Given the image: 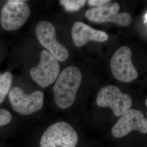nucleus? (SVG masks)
I'll list each match as a JSON object with an SVG mask.
<instances>
[{
  "mask_svg": "<svg viewBox=\"0 0 147 147\" xmlns=\"http://www.w3.org/2000/svg\"><path fill=\"white\" fill-rule=\"evenodd\" d=\"M81 81L82 74L78 68L71 66L63 70L53 87L55 101L58 107L66 109L73 105Z\"/></svg>",
  "mask_w": 147,
  "mask_h": 147,
  "instance_id": "obj_1",
  "label": "nucleus"
},
{
  "mask_svg": "<svg viewBox=\"0 0 147 147\" xmlns=\"http://www.w3.org/2000/svg\"><path fill=\"white\" fill-rule=\"evenodd\" d=\"M78 141V135L73 126L65 121H59L44 132L40 147H76Z\"/></svg>",
  "mask_w": 147,
  "mask_h": 147,
  "instance_id": "obj_2",
  "label": "nucleus"
},
{
  "mask_svg": "<svg viewBox=\"0 0 147 147\" xmlns=\"http://www.w3.org/2000/svg\"><path fill=\"white\" fill-rule=\"evenodd\" d=\"M96 104L101 107H110L117 117H121L132 106L129 95L121 92L117 87L109 85L100 89L96 98Z\"/></svg>",
  "mask_w": 147,
  "mask_h": 147,
  "instance_id": "obj_3",
  "label": "nucleus"
},
{
  "mask_svg": "<svg viewBox=\"0 0 147 147\" xmlns=\"http://www.w3.org/2000/svg\"><path fill=\"white\" fill-rule=\"evenodd\" d=\"M25 1H9L3 6L1 24L7 31H14L21 27L30 16L31 10Z\"/></svg>",
  "mask_w": 147,
  "mask_h": 147,
  "instance_id": "obj_4",
  "label": "nucleus"
},
{
  "mask_svg": "<svg viewBox=\"0 0 147 147\" xmlns=\"http://www.w3.org/2000/svg\"><path fill=\"white\" fill-rule=\"evenodd\" d=\"M44 98V94L40 90L28 94L20 87H14L9 92V99L13 109L22 115H29L40 110Z\"/></svg>",
  "mask_w": 147,
  "mask_h": 147,
  "instance_id": "obj_5",
  "label": "nucleus"
},
{
  "mask_svg": "<svg viewBox=\"0 0 147 147\" xmlns=\"http://www.w3.org/2000/svg\"><path fill=\"white\" fill-rule=\"evenodd\" d=\"M60 67L58 61L46 50L40 54V61L37 66L30 70L32 80L43 88L53 84L58 77Z\"/></svg>",
  "mask_w": 147,
  "mask_h": 147,
  "instance_id": "obj_6",
  "label": "nucleus"
},
{
  "mask_svg": "<svg viewBox=\"0 0 147 147\" xmlns=\"http://www.w3.org/2000/svg\"><path fill=\"white\" fill-rule=\"evenodd\" d=\"M131 49L127 46L119 47L111 59L110 67L113 76L117 80L130 82L138 77V72L131 60Z\"/></svg>",
  "mask_w": 147,
  "mask_h": 147,
  "instance_id": "obj_7",
  "label": "nucleus"
},
{
  "mask_svg": "<svg viewBox=\"0 0 147 147\" xmlns=\"http://www.w3.org/2000/svg\"><path fill=\"white\" fill-rule=\"evenodd\" d=\"M36 33L38 41L57 61L64 62L68 59V51L58 42L55 28L51 22L47 21L39 22L36 26Z\"/></svg>",
  "mask_w": 147,
  "mask_h": 147,
  "instance_id": "obj_8",
  "label": "nucleus"
},
{
  "mask_svg": "<svg viewBox=\"0 0 147 147\" xmlns=\"http://www.w3.org/2000/svg\"><path fill=\"white\" fill-rule=\"evenodd\" d=\"M120 5L117 3H110L98 8H92L86 12V18L96 23L111 22L122 26H129L132 21L131 16L126 12L118 14Z\"/></svg>",
  "mask_w": 147,
  "mask_h": 147,
  "instance_id": "obj_9",
  "label": "nucleus"
},
{
  "mask_svg": "<svg viewBox=\"0 0 147 147\" xmlns=\"http://www.w3.org/2000/svg\"><path fill=\"white\" fill-rule=\"evenodd\" d=\"M134 130L147 134V119L142 111L130 109L121 116L113 126L112 134L116 138H121Z\"/></svg>",
  "mask_w": 147,
  "mask_h": 147,
  "instance_id": "obj_10",
  "label": "nucleus"
},
{
  "mask_svg": "<svg viewBox=\"0 0 147 147\" xmlns=\"http://www.w3.org/2000/svg\"><path fill=\"white\" fill-rule=\"evenodd\" d=\"M71 36L77 47H82L90 41L105 42L109 36L105 32L95 30L84 23L77 21L71 30Z\"/></svg>",
  "mask_w": 147,
  "mask_h": 147,
  "instance_id": "obj_11",
  "label": "nucleus"
},
{
  "mask_svg": "<svg viewBox=\"0 0 147 147\" xmlns=\"http://www.w3.org/2000/svg\"><path fill=\"white\" fill-rule=\"evenodd\" d=\"M12 82V74L9 71H6L0 74V104L5 99L9 93Z\"/></svg>",
  "mask_w": 147,
  "mask_h": 147,
  "instance_id": "obj_12",
  "label": "nucleus"
},
{
  "mask_svg": "<svg viewBox=\"0 0 147 147\" xmlns=\"http://www.w3.org/2000/svg\"><path fill=\"white\" fill-rule=\"evenodd\" d=\"M59 2L64 7L65 10L69 11H76L80 10L84 6L86 2V1L61 0Z\"/></svg>",
  "mask_w": 147,
  "mask_h": 147,
  "instance_id": "obj_13",
  "label": "nucleus"
},
{
  "mask_svg": "<svg viewBox=\"0 0 147 147\" xmlns=\"http://www.w3.org/2000/svg\"><path fill=\"white\" fill-rule=\"evenodd\" d=\"M12 116L9 111L5 109H0V126H4L11 121Z\"/></svg>",
  "mask_w": 147,
  "mask_h": 147,
  "instance_id": "obj_14",
  "label": "nucleus"
},
{
  "mask_svg": "<svg viewBox=\"0 0 147 147\" xmlns=\"http://www.w3.org/2000/svg\"><path fill=\"white\" fill-rule=\"evenodd\" d=\"M110 2V0H89L87 3L93 8H98L106 5V4L109 3Z\"/></svg>",
  "mask_w": 147,
  "mask_h": 147,
  "instance_id": "obj_15",
  "label": "nucleus"
},
{
  "mask_svg": "<svg viewBox=\"0 0 147 147\" xmlns=\"http://www.w3.org/2000/svg\"><path fill=\"white\" fill-rule=\"evenodd\" d=\"M147 13H146V14L144 16V17H143V20H144V24H146V25H147Z\"/></svg>",
  "mask_w": 147,
  "mask_h": 147,
  "instance_id": "obj_16",
  "label": "nucleus"
},
{
  "mask_svg": "<svg viewBox=\"0 0 147 147\" xmlns=\"http://www.w3.org/2000/svg\"><path fill=\"white\" fill-rule=\"evenodd\" d=\"M145 104H146V106H147V99H146V101H145Z\"/></svg>",
  "mask_w": 147,
  "mask_h": 147,
  "instance_id": "obj_17",
  "label": "nucleus"
}]
</instances>
